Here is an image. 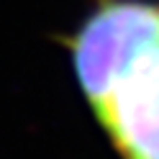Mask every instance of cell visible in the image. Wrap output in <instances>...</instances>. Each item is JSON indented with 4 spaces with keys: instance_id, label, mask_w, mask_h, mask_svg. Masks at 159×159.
<instances>
[{
    "instance_id": "cell-1",
    "label": "cell",
    "mask_w": 159,
    "mask_h": 159,
    "mask_svg": "<svg viewBox=\"0 0 159 159\" xmlns=\"http://www.w3.org/2000/svg\"><path fill=\"white\" fill-rule=\"evenodd\" d=\"M159 36V3L100 0L69 41L75 77L87 103L103 98L126 64Z\"/></svg>"
},
{
    "instance_id": "cell-2",
    "label": "cell",
    "mask_w": 159,
    "mask_h": 159,
    "mask_svg": "<svg viewBox=\"0 0 159 159\" xmlns=\"http://www.w3.org/2000/svg\"><path fill=\"white\" fill-rule=\"evenodd\" d=\"M93 108L121 159H159V36L126 64Z\"/></svg>"
}]
</instances>
